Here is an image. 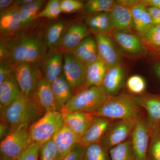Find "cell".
Returning a JSON list of instances; mask_svg holds the SVG:
<instances>
[{
	"instance_id": "33",
	"label": "cell",
	"mask_w": 160,
	"mask_h": 160,
	"mask_svg": "<svg viewBox=\"0 0 160 160\" xmlns=\"http://www.w3.org/2000/svg\"><path fill=\"white\" fill-rule=\"evenodd\" d=\"M116 2L112 0H90L86 4L84 11L86 14L90 15L109 12Z\"/></svg>"
},
{
	"instance_id": "35",
	"label": "cell",
	"mask_w": 160,
	"mask_h": 160,
	"mask_svg": "<svg viewBox=\"0 0 160 160\" xmlns=\"http://www.w3.org/2000/svg\"><path fill=\"white\" fill-rule=\"evenodd\" d=\"M147 160H160V125L152 130Z\"/></svg>"
},
{
	"instance_id": "3",
	"label": "cell",
	"mask_w": 160,
	"mask_h": 160,
	"mask_svg": "<svg viewBox=\"0 0 160 160\" xmlns=\"http://www.w3.org/2000/svg\"><path fill=\"white\" fill-rule=\"evenodd\" d=\"M142 109L134 95L123 93L110 97L100 109L93 113L96 117L114 120L134 119L142 116Z\"/></svg>"
},
{
	"instance_id": "9",
	"label": "cell",
	"mask_w": 160,
	"mask_h": 160,
	"mask_svg": "<svg viewBox=\"0 0 160 160\" xmlns=\"http://www.w3.org/2000/svg\"><path fill=\"white\" fill-rule=\"evenodd\" d=\"M152 130L147 118L141 117L136 124L131 136L135 160H147Z\"/></svg>"
},
{
	"instance_id": "44",
	"label": "cell",
	"mask_w": 160,
	"mask_h": 160,
	"mask_svg": "<svg viewBox=\"0 0 160 160\" xmlns=\"http://www.w3.org/2000/svg\"><path fill=\"white\" fill-rule=\"evenodd\" d=\"M12 130V129L8 124L1 121V125H0L1 139L2 138L3 140L7 135L9 134Z\"/></svg>"
},
{
	"instance_id": "27",
	"label": "cell",
	"mask_w": 160,
	"mask_h": 160,
	"mask_svg": "<svg viewBox=\"0 0 160 160\" xmlns=\"http://www.w3.org/2000/svg\"><path fill=\"white\" fill-rule=\"evenodd\" d=\"M50 85L60 111L72 97L74 92L63 73Z\"/></svg>"
},
{
	"instance_id": "7",
	"label": "cell",
	"mask_w": 160,
	"mask_h": 160,
	"mask_svg": "<svg viewBox=\"0 0 160 160\" xmlns=\"http://www.w3.org/2000/svg\"><path fill=\"white\" fill-rule=\"evenodd\" d=\"M32 142L29 127L12 129L1 142L0 160H13L17 158Z\"/></svg>"
},
{
	"instance_id": "5",
	"label": "cell",
	"mask_w": 160,
	"mask_h": 160,
	"mask_svg": "<svg viewBox=\"0 0 160 160\" xmlns=\"http://www.w3.org/2000/svg\"><path fill=\"white\" fill-rule=\"evenodd\" d=\"M21 93L33 102L42 74L38 63H18L10 65Z\"/></svg>"
},
{
	"instance_id": "17",
	"label": "cell",
	"mask_w": 160,
	"mask_h": 160,
	"mask_svg": "<svg viewBox=\"0 0 160 160\" xmlns=\"http://www.w3.org/2000/svg\"><path fill=\"white\" fill-rule=\"evenodd\" d=\"M109 21L115 30L130 32L134 28L133 20L129 7L118 1L109 12Z\"/></svg>"
},
{
	"instance_id": "1",
	"label": "cell",
	"mask_w": 160,
	"mask_h": 160,
	"mask_svg": "<svg viewBox=\"0 0 160 160\" xmlns=\"http://www.w3.org/2000/svg\"><path fill=\"white\" fill-rule=\"evenodd\" d=\"M48 50L42 30L20 32L1 38L0 60L9 65L18 63L39 64Z\"/></svg>"
},
{
	"instance_id": "23",
	"label": "cell",
	"mask_w": 160,
	"mask_h": 160,
	"mask_svg": "<svg viewBox=\"0 0 160 160\" xmlns=\"http://www.w3.org/2000/svg\"><path fill=\"white\" fill-rule=\"evenodd\" d=\"M112 37L120 47L128 53L137 55L145 51V45L141 38L129 32L115 30Z\"/></svg>"
},
{
	"instance_id": "18",
	"label": "cell",
	"mask_w": 160,
	"mask_h": 160,
	"mask_svg": "<svg viewBox=\"0 0 160 160\" xmlns=\"http://www.w3.org/2000/svg\"><path fill=\"white\" fill-rule=\"evenodd\" d=\"M93 36L97 44L99 57L108 69L119 64V56L111 37L101 33H94Z\"/></svg>"
},
{
	"instance_id": "47",
	"label": "cell",
	"mask_w": 160,
	"mask_h": 160,
	"mask_svg": "<svg viewBox=\"0 0 160 160\" xmlns=\"http://www.w3.org/2000/svg\"><path fill=\"white\" fill-rule=\"evenodd\" d=\"M33 1V0H17L15 1L14 4L19 7H22L32 2Z\"/></svg>"
},
{
	"instance_id": "46",
	"label": "cell",
	"mask_w": 160,
	"mask_h": 160,
	"mask_svg": "<svg viewBox=\"0 0 160 160\" xmlns=\"http://www.w3.org/2000/svg\"><path fill=\"white\" fill-rule=\"evenodd\" d=\"M143 2L146 6H152L160 9V0H146Z\"/></svg>"
},
{
	"instance_id": "41",
	"label": "cell",
	"mask_w": 160,
	"mask_h": 160,
	"mask_svg": "<svg viewBox=\"0 0 160 160\" xmlns=\"http://www.w3.org/2000/svg\"><path fill=\"white\" fill-rule=\"evenodd\" d=\"M85 147L78 143L63 160H83Z\"/></svg>"
},
{
	"instance_id": "12",
	"label": "cell",
	"mask_w": 160,
	"mask_h": 160,
	"mask_svg": "<svg viewBox=\"0 0 160 160\" xmlns=\"http://www.w3.org/2000/svg\"><path fill=\"white\" fill-rule=\"evenodd\" d=\"M39 65L43 78L51 84L63 73V52L56 48L49 49Z\"/></svg>"
},
{
	"instance_id": "14",
	"label": "cell",
	"mask_w": 160,
	"mask_h": 160,
	"mask_svg": "<svg viewBox=\"0 0 160 160\" xmlns=\"http://www.w3.org/2000/svg\"><path fill=\"white\" fill-rule=\"evenodd\" d=\"M19 6L13 4L0 14V35L1 38L8 37L21 31Z\"/></svg>"
},
{
	"instance_id": "48",
	"label": "cell",
	"mask_w": 160,
	"mask_h": 160,
	"mask_svg": "<svg viewBox=\"0 0 160 160\" xmlns=\"http://www.w3.org/2000/svg\"><path fill=\"white\" fill-rule=\"evenodd\" d=\"M154 71L160 78V63H158L154 66Z\"/></svg>"
},
{
	"instance_id": "22",
	"label": "cell",
	"mask_w": 160,
	"mask_h": 160,
	"mask_svg": "<svg viewBox=\"0 0 160 160\" xmlns=\"http://www.w3.org/2000/svg\"><path fill=\"white\" fill-rule=\"evenodd\" d=\"M86 67L98 59L97 44L94 36L89 35L71 52Z\"/></svg>"
},
{
	"instance_id": "37",
	"label": "cell",
	"mask_w": 160,
	"mask_h": 160,
	"mask_svg": "<svg viewBox=\"0 0 160 160\" xmlns=\"http://www.w3.org/2000/svg\"><path fill=\"white\" fill-rule=\"evenodd\" d=\"M127 89L136 96L144 93L146 90V84L144 78L138 75L131 76L126 82Z\"/></svg>"
},
{
	"instance_id": "4",
	"label": "cell",
	"mask_w": 160,
	"mask_h": 160,
	"mask_svg": "<svg viewBox=\"0 0 160 160\" xmlns=\"http://www.w3.org/2000/svg\"><path fill=\"white\" fill-rule=\"evenodd\" d=\"M110 97L102 86L83 88L74 93L60 112L64 117L72 112H94Z\"/></svg>"
},
{
	"instance_id": "30",
	"label": "cell",
	"mask_w": 160,
	"mask_h": 160,
	"mask_svg": "<svg viewBox=\"0 0 160 160\" xmlns=\"http://www.w3.org/2000/svg\"><path fill=\"white\" fill-rule=\"evenodd\" d=\"M66 26L64 22L58 21L49 24L46 28L44 32V39L48 49L56 47Z\"/></svg>"
},
{
	"instance_id": "20",
	"label": "cell",
	"mask_w": 160,
	"mask_h": 160,
	"mask_svg": "<svg viewBox=\"0 0 160 160\" xmlns=\"http://www.w3.org/2000/svg\"><path fill=\"white\" fill-rule=\"evenodd\" d=\"M96 117L93 112H72L64 117V126L71 129L81 139Z\"/></svg>"
},
{
	"instance_id": "28",
	"label": "cell",
	"mask_w": 160,
	"mask_h": 160,
	"mask_svg": "<svg viewBox=\"0 0 160 160\" xmlns=\"http://www.w3.org/2000/svg\"><path fill=\"white\" fill-rule=\"evenodd\" d=\"M85 24L93 34L104 33L110 36L114 32L109 21V12L91 15L85 20Z\"/></svg>"
},
{
	"instance_id": "29",
	"label": "cell",
	"mask_w": 160,
	"mask_h": 160,
	"mask_svg": "<svg viewBox=\"0 0 160 160\" xmlns=\"http://www.w3.org/2000/svg\"><path fill=\"white\" fill-rule=\"evenodd\" d=\"M108 69L105 62L99 57L95 62L87 67L86 84L83 88L102 86Z\"/></svg>"
},
{
	"instance_id": "36",
	"label": "cell",
	"mask_w": 160,
	"mask_h": 160,
	"mask_svg": "<svg viewBox=\"0 0 160 160\" xmlns=\"http://www.w3.org/2000/svg\"><path fill=\"white\" fill-rule=\"evenodd\" d=\"M59 0H50L46 4L45 8L38 14L37 18L55 19L57 18L62 12Z\"/></svg>"
},
{
	"instance_id": "25",
	"label": "cell",
	"mask_w": 160,
	"mask_h": 160,
	"mask_svg": "<svg viewBox=\"0 0 160 160\" xmlns=\"http://www.w3.org/2000/svg\"><path fill=\"white\" fill-rule=\"evenodd\" d=\"M124 78V69L119 63L108 69L102 86L109 96H114L122 87Z\"/></svg>"
},
{
	"instance_id": "32",
	"label": "cell",
	"mask_w": 160,
	"mask_h": 160,
	"mask_svg": "<svg viewBox=\"0 0 160 160\" xmlns=\"http://www.w3.org/2000/svg\"><path fill=\"white\" fill-rule=\"evenodd\" d=\"M109 153L111 160H135L131 137L126 142L111 148Z\"/></svg>"
},
{
	"instance_id": "6",
	"label": "cell",
	"mask_w": 160,
	"mask_h": 160,
	"mask_svg": "<svg viewBox=\"0 0 160 160\" xmlns=\"http://www.w3.org/2000/svg\"><path fill=\"white\" fill-rule=\"evenodd\" d=\"M64 126V117L61 112H46L29 127L32 141L41 145L52 138Z\"/></svg>"
},
{
	"instance_id": "34",
	"label": "cell",
	"mask_w": 160,
	"mask_h": 160,
	"mask_svg": "<svg viewBox=\"0 0 160 160\" xmlns=\"http://www.w3.org/2000/svg\"><path fill=\"white\" fill-rule=\"evenodd\" d=\"M140 37L144 45L160 49V25H152Z\"/></svg>"
},
{
	"instance_id": "8",
	"label": "cell",
	"mask_w": 160,
	"mask_h": 160,
	"mask_svg": "<svg viewBox=\"0 0 160 160\" xmlns=\"http://www.w3.org/2000/svg\"><path fill=\"white\" fill-rule=\"evenodd\" d=\"M139 119L115 120L109 126L100 142L109 151L114 146L126 142L131 137Z\"/></svg>"
},
{
	"instance_id": "21",
	"label": "cell",
	"mask_w": 160,
	"mask_h": 160,
	"mask_svg": "<svg viewBox=\"0 0 160 160\" xmlns=\"http://www.w3.org/2000/svg\"><path fill=\"white\" fill-rule=\"evenodd\" d=\"M52 139L57 149L59 160H63L73 147L79 142L80 138L71 129L64 126Z\"/></svg>"
},
{
	"instance_id": "38",
	"label": "cell",
	"mask_w": 160,
	"mask_h": 160,
	"mask_svg": "<svg viewBox=\"0 0 160 160\" xmlns=\"http://www.w3.org/2000/svg\"><path fill=\"white\" fill-rule=\"evenodd\" d=\"M40 156V160H59L57 149L52 139L41 144Z\"/></svg>"
},
{
	"instance_id": "15",
	"label": "cell",
	"mask_w": 160,
	"mask_h": 160,
	"mask_svg": "<svg viewBox=\"0 0 160 160\" xmlns=\"http://www.w3.org/2000/svg\"><path fill=\"white\" fill-rule=\"evenodd\" d=\"M33 102L45 113L49 112L60 111L51 85L42 76L39 81Z\"/></svg>"
},
{
	"instance_id": "26",
	"label": "cell",
	"mask_w": 160,
	"mask_h": 160,
	"mask_svg": "<svg viewBox=\"0 0 160 160\" xmlns=\"http://www.w3.org/2000/svg\"><path fill=\"white\" fill-rule=\"evenodd\" d=\"M21 93L19 87L12 70L6 79L0 84L1 110L13 102Z\"/></svg>"
},
{
	"instance_id": "42",
	"label": "cell",
	"mask_w": 160,
	"mask_h": 160,
	"mask_svg": "<svg viewBox=\"0 0 160 160\" xmlns=\"http://www.w3.org/2000/svg\"><path fill=\"white\" fill-rule=\"evenodd\" d=\"M12 72L10 65L6 62L0 63V84L2 83Z\"/></svg>"
},
{
	"instance_id": "43",
	"label": "cell",
	"mask_w": 160,
	"mask_h": 160,
	"mask_svg": "<svg viewBox=\"0 0 160 160\" xmlns=\"http://www.w3.org/2000/svg\"><path fill=\"white\" fill-rule=\"evenodd\" d=\"M153 25H160V9L156 7L149 6L147 7Z\"/></svg>"
},
{
	"instance_id": "49",
	"label": "cell",
	"mask_w": 160,
	"mask_h": 160,
	"mask_svg": "<svg viewBox=\"0 0 160 160\" xmlns=\"http://www.w3.org/2000/svg\"><path fill=\"white\" fill-rule=\"evenodd\" d=\"M18 160L17 159H14V160Z\"/></svg>"
},
{
	"instance_id": "13",
	"label": "cell",
	"mask_w": 160,
	"mask_h": 160,
	"mask_svg": "<svg viewBox=\"0 0 160 160\" xmlns=\"http://www.w3.org/2000/svg\"><path fill=\"white\" fill-rule=\"evenodd\" d=\"M129 7L134 24V28L139 36L153 25L147 6L143 1H120Z\"/></svg>"
},
{
	"instance_id": "45",
	"label": "cell",
	"mask_w": 160,
	"mask_h": 160,
	"mask_svg": "<svg viewBox=\"0 0 160 160\" xmlns=\"http://www.w3.org/2000/svg\"><path fill=\"white\" fill-rule=\"evenodd\" d=\"M15 1L12 0H0L1 11L5 10L14 4Z\"/></svg>"
},
{
	"instance_id": "10",
	"label": "cell",
	"mask_w": 160,
	"mask_h": 160,
	"mask_svg": "<svg viewBox=\"0 0 160 160\" xmlns=\"http://www.w3.org/2000/svg\"><path fill=\"white\" fill-rule=\"evenodd\" d=\"M63 55V73L75 93L86 84L87 67L72 52H64Z\"/></svg>"
},
{
	"instance_id": "40",
	"label": "cell",
	"mask_w": 160,
	"mask_h": 160,
	"mask_svg": "<svg viewBox=\"0 0 160 160\" xmlns=\"http://www.w3.org/2000/svg\"><path fill=\"white\" fill-rule=\"evenodd\" d=\"M60 6L62 12L71 13L82 9L84 7L83 3L78 0H62Z\"/></svg>"
},
{
	"instance_id": "11",
	"label": "cell",
	"mask_w": 160,
	"mask_h": 160,
	"mask_svg": "<svg viewBox=\"0 0 160 160\" xmlns=\"http://www.w3.org/2000/svg\"><path fill=\"white\" fill-rule=\"evenodd\" d=\"M91 32L85 23L76 22L68 24L55 48L63 53L71 52L84 39L90 35Z\"/></svg>"
},
{
	"instance_id": "31",
	"label": "cell",
	"mask_w": 160,
	"mask_h": 160,
	"mask_svg": "<svg viewBox=\"0 0 160 160\" xmlns=\"http://www.w3.org/2000/svg\"><path fill=\"white\" fill-rule=\"evenodd\" d=\"M83 160H111L109 150L99 142L85 147Z\"/></svg>"
},
{
	"instance_id": "16",
	"label": "cell",
	"mask_w": 160,
	"mask_h": 160,
	"mask_svg": "<svg viewBox=\"0 0 160 160\" xmlns=\"http://www.w3.org/2000/svg\"><path fill=\"white\" fill-rule=\"evenodd\" d=\"M138 105L145 109L147 120L152 129L160 125V95L145 93L135 96Z\"/></svg>"
},
{
	"instance_id": "39",
	"label": "cell",
	"mask_w": 160,
	"mask_h": 160,
	"mask_svg": "<svg viewBox=\"0 0 160 160\" xmlns=\"http://www.w3.org/2000/svg\"><path fill=\"white\" fill-rule=\"evenodd\" d=\"M41 145L32 142L30 146L17 158L18 160H38L40 155Z\"/></svg>"
},
{
	"instance_id": "2",
	"label": "cell",
	"mask_w": 160,
	"mask_h": 160,
	"mask_svg": "<svg viewBox=\"0 0 160 160\" xmlns=\"http://www.w3.org/2000/svg\"><path fill=\"white\" fill-rule=\"evenodd\" d=\"M44 114L35 103L21 93L13 102L1 110V121L8 124L12 129L29 127Z\"/></svg>"
},
{
	"instance_id": "19",
	"label": "cell",
	"mask_w": 160,
	"mask_h": 160,
	"mask_svg": "<svg viewBox=\"0 0 160 160\" xmlns=\"http://www.w3.org/2000/svg\"><path fill=\"white\" fill-rule=\"evenodd\" d=\"M114 121L107 118L96 117L79 143L86 147L92 143L100 142L109 126Z\"/></svg>"
},
{
	"instance_id": "24",
	"label": "cell",
	"mask_w": 160,
	"mask_h": 160,
	"mask_svg": "<svg viewBox=\"0 0 160 160\" xmlns=\"http://www.w3.org/2000/svg\"><path fill=\"white\" fill-rule=\"evenodd\" d=\"M45 1L33 0L32 2L20 7V16L21 20L20 32H28L34 26L38 14L42 10Z\"/></svg>"
}]
</instances>
